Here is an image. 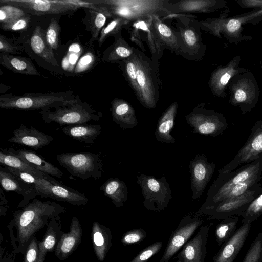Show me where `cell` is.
<instances>
[{"instance_id":"42","label":"cell","mask_w":262,"mask_h":262,"mask_svg":"<svg viewBox=\"0 0 262 262\" xmlns=\"http://www.w3.org/2000/svg\"><path fill=\"white\" fill-rule=\"evenodd\" d=\"M235 70L232 68L228 67L221 70L216 75L212 80V84L216 91H221L227 84Z\"/></svg>"},{"instance_id":"43","label":"cell","mask_w":262,"mask_h":262,"mask_svg":"<svg viewBox=\"0 0 262 262\" xmlns=\"http://www.w3.org/2000/svg\"><path fill=\"white\" fill-rule=\"evenodd\" d=\"M162 245L161 241L155 242L142 250L130 262H146L160 250Z\"/></svg>"},{"instance_id":"20","label":"cell","mask_w":262,"mask_h":262,"mask_svg":"<svg viewBox=\"0 0 262 262\" xmlns=\"http://www.w3.org/2000/svg\"><path fill=\"white\" fill-rule=\"evenodd\" d=\"M1 151L15 156L24 162L49 175L61 178L63 172L57 167L45 160L35 152L26 149H14L11 147L1 148Z\"/></svg>"},{"instance_id":"24","label":"cell","mask_w":262,"mask_h":262,"mask_svg":"<svg viewBox=\"0 0 262 262\" xmlns=\"http://www.w3.org/2000/svg\"><path fill=\"white\" fill-rule=\"evenodd\" d=\"M178 104L172 103L163 113L158 122L155 135L156 139L160 142L174 143L176 139L170 133L174 126V120Z\"/></svg>"},{"instance_id":"10","label":"cell","mask_w":262,"mask_h":262,"mask_svg":"<svg viewBox=\"0 0 262 262\" xmlns=\"http://www.w3.org/2000/svg\"><path fill=\"white\" fill-rule=\"evenodd\" d=\"M203 221L200 216L195 215L183 217L170 237L160 262H169L199 227L202 225Z\"/></svg>"},{"instance_id":"29","label":"cell","mask_w":262,"mask_h":262,"mask_svg":"<svg viewBox=\"0 0 262 262\" xmlns=\"http://www.w3.org/2000/svg\"><path fill=\"white\" fill-rule=\"evenodd\" d=\"M0 163L4 166L25 172L36 177L45 179L50 182L55 180L50 175L30 166L19 158L2 151H0Z\"/></svg>"},{"instance_id":"3","label":"cell","mask_w":262,"mask_h":262,"mask_svg":"<svg viewBox=\"0 0 262 262\" xmlns=\"http://www.w3.org/2000/svg\"><path fill=\"white\" fill-rule=\"evenodd\" d=\"M46 123L56 122L60 126L86 123L91 121H99L102 114L97 112L78 97L67 101L53 108L42 110L40 112Z\"/></svg>"},{"instance_id":"45","label":"cell","mask_w":262,"mask_h":262,"mask_svg":"<svg viewBox=\"0 0 262 262\" xmlns=\"http://www.w3.org/2000/svg\"><path fill=\"white\" fill-rule=\"evenodd\" d=\"M39 258L38 241L34 236L24 253L23 262H38Z\"/></svg>"},{"instance_id":"30","label":"cell","mask_w":262,"mask_h":262,"mask_svg":"<svg viewBox=\"0 0 262 262\" xmlns=\"http://www.w3.org/2000/svg\"><path fill=\"white\" fill-rule=\"evenodd\" d=\"M239 216L235 215L222 220L215 229V234L218 246L229 239L236 231Z\"/></svg>"},{"instance_id":"16","label":"cell","mask_w":262,"mask_h":262,"mask_svg":"<svg viewBox=\"0 0 262 262\" xmlns=\"http://www.w3.org/2000/svg\"><path fill=\"white\" fill-rule=\"evenodd\" d=\"M0 182L6 191H13L23 196L18 207H24L30 200L37 196V192L33 184L27 183L16 176L0 167Z\"/></svg>"},{"instance_id":"23","label":"cell","mask_w":262,"mask_h":262,"mask_svg":"<svg viewBox=\"0 0 262 262\" xmlns=\"http://www.w3.org/2000/svg\"><path fill=\"white\" fill-rule=\"evenodd\" d=\"M111 111L113 120L123 129H133L138 124L135 111L127 102L114 99L111 103Z\"/></svg>"},{"instance_id":"32","label":"cell","mask_w":262,"mask_h":262,"mask_svg":"<svg viewBox=\"0 0 262 262\" xmlns=\"http://www.w3.org/2000/svg\"><path fill=\"white\" fill-rule=\"evenodd\" d=\"M152 16L153 29L159 37L158 39L162 40L172 49L179 48V39L171 29L158 19L156 15Z\"/></svg>"},{"instance_id":"26","label":"cell","mask_w":262,"mask_h":262,"mask_svg":"<svg viewBox=\"0 0 262 262\" xmlns=\"http://www.w3.org/2000/svg\"><path fill=\"white\" fill-rule=\"evenodd\" d=\"M0 64L15 73L25 75H41L31 60L26 57L1 52Z\"/></svg>"},{"instance_id":"6","label":"cell","mask_w":262,"mask_h":262,"mask_svg":"<svg viewBox=\"0 0 262 262\" xmlns=\"http://www.w3.org/2000/svg\"><path fill=\"white\" fill-rule=\"evenodd\" d=\"M137 182L142 189L144 206L149 210L161 211L168 206L171 190L166 178L157 179L143 173L137 176Z\"/></svg>"},{"instance_id":"14","label":"cell","mask_w":262,"mask_h":262,"mask_svg":"<svg viewBox=\"0 0 262 262\" xmlns=\"http://www.w3.org/2000/svg\"><path fill=\"white\" fill-rule=\"evenodd\" d=\"M210 226L202 225L195 236L187 242L177 255L183 262H205Z\"/></svg>"},{"instance_id":"46","label":"cell","mask_w":262,"mask_h":262,"mask_svg":"<svg viewBox=\"0 0 262 262\" xmlns=\"http://www.w3.org/2000/svg\"><path fill=\"white\" fill-rule=\"evenodd\" d=\"M30 21V16L25 15L24 16L9 23L1 24L4 30L18 31L26 29Z\"/></svg>"},{"instance_id":"39","label":"cell","mask_w":262,"mask_h":262,"mask_svg":"<svg viewBox=\"0 0 262 262\" xmlns=\"http://www.w3.org/2000/svg\"><path fill=\"white\" fill-rule=\"evenodd\" d=\"M262 174L253 177L246 181L240 183L233 187L227 194L225 200L238 196L247 192L253 186L258 183L261 178ZM223 200V201H224Z\"/></svg>"},{"instance_id":"17","label":"cell","mask_w":262,"mask_h":262,"mask_svg":"<svg viewBox=\"0 0 262 262\" xmlns=\"http://www.w3.org/2000/svg\"><path fill=\"white\" fill-rule=\"evenodd\" d=\"M251 223L243 224L233 235L222 246L214 256L213 262H233L235 259L249 234Z\"/></svg>"},{"instance_id":"28","label":"cell","mask_w":262,"mask_h":262,"mask_svg":"<svg viewBox=\"0 0 262 262\" xmlns=\"http://www.w3.org/2000/svg\"><path fill=\"white\" fill-rule=\"evenodd\" d=\"M30 45L32 50L47 62L58 66L53 49L48 43L43 31L40 26L36 27L31 38Z\"/></svg>"},{"instance_id":"15","label":"cell","mask_w":262,"mask_h":262,"mask_svg":"<svg viewBox=\"0 0 262 262\" xmlns=\"http://www.w3.org/2000/svg\"><path fill=\"white\" fill-rule=\"evenodd\" d=\"M52 185L43 187L35 186L37 196L49 198L72 205L81 206L86 204L89 199L79 191L64 186L55 179L51 181Z\"/></svg>"},{"instance_id":"4","label":"cell","mask_w":262,"mask_h":262,"mask_svg":"<svg viewBox=\"0 0 262 262\" xmlns=\"http://www.w3.org/2000/svg\"><path fill=\"white\" fill-rule=\"evenodd\" d=\"M70 92L25 93L20 96L1 95L0 108L25 110L53 108L74 99L75 97Z\"/></svg>"},{"instance_id":"13","label":"cell","mask_w":262,"mask_h":262,"mask_svg":"<svg viewBox=\"0 0 262 262\" xmlns=\"http://www.w3.org/2000/svg\"><path fill=\"white\" fill-rule=\"evenodd\" d=\"M215 166L214 162H209L204 154H198L190 161L189 167L193 200L199 199L202 195L213 174Z\"/></svg>"},{"instance_id":"38","label":"cell","mask_w":262,"mask_h":262,"mask_svg":"<svg viewBox=\"0 0 262 262\" xmlns=\"http://www.w3.org/2000/svg\"><path fill=\"white\" fill-rule=\"evenodd\" d=\"M6 170L18 177L24 182L33 184L37 187H43L52 185L50 181L43 178H39L28 173L23 172L8 166H4Z\"/></svg>"},{"instance_id":"33","label":"cell","mask_w":262,"mask_h":262,"mask_svg":"<svg viewBox=\"0 0 262 262\" xmlns=\"http://www.w3.org/2000/svg\"><path fill=\"white\" fill-rule=\"evenodd\" d=\"M262 215V192L250 204L247 209L241 215L242 222L251 223Z\"/></svg>"},{"instance_id":"37","label":"cell","mask_w":262,"mask_h":262,"mask_svg":"<svg viewBox=\"0 0 262 262\" xmlns=\"http://www.w3.org/2000/svg\"><path fill=\"white\" fill-rule=\"evenodd\" d=\"M127 23V20L121 17H117L111 21L105 27L103 28L100 32V35L98 41L100 46L104 40L112 36H114L119 33L122 26Z\"/></svg>"},{"instance_id":"50","label":"cell","mask_w":262,"mask_h":262,"mask_svg":"<svg viewBox=\"0 0 262 262\" xmlns=\"http://www.w3.org/2000/svg\"><path fill=\"white\" fill-rule=\"evenodd\" d=\"M183 38L189 47H194L198 41L194 32L190 29H186L184 31Z\"/></svg>"},{"instance_id":"52","label":"cell","mask_w":262,"mask_h":262,"mask_svg":"<svg viewBox=\"0 0 262 262\" xmlns=\"http://www.w3.org/2000/svg\"><path fill=\"white\" fill-rule=\"evenodd\" d=\"M245 2L247 3V5H248L249 6H262V1H245Z\"/></svg>"},{"instance_id":"2","label":"cell","mask_w":262,"mask_h":262,"mask_svg":"<svg viewBox=\"0 0 262 262\" xmlns=\"http://www.w3.org/2000/svg\"><path fill=\"white\" fill-rule=\"evenodd\" d=\"M219 173L217 178L207 192L205 201L198 211L214 207L225 199L233 187L253 177L262 174V154L254 160L230 172Z\"/></svg>"},{"instance_id":"41","label":"cell","mask_w":262,"mask_h":262,"mask_svg":"<svg viewBox=\"0 0 262 262\" xmlns=\"http://www.w3.org/2000/svg\"><path fill=\"white\" fill-rule=\"evenodd\" d=\"M60 27L57 20L52 19L46 32V39L52 49L58 48V37Z\"/></svg>"},{"instance_id":"12","label":"cell","mask_w":262,"mask_h":262,"mask_svg":"<svg viewBox=\"0 0 262 262\" xmlns=\"http://www.w3.org/2000/svg\"><path fill=\"white\" fill-rule=\"evenodd\" d=\"M6 4L23 8L33 15L59 14L80 7L76 1L12 0L1 1Z\"/></svg>"},{"instance_id":"19","label":"cell","mask_w":262,"mask_h":262,"mask_svg":"<svg viewBox=\"0 0 262 262\" xmlns=\"http://www.w3.org/2000/svg\"><path fill=\"white\" fill-rule=\"evenodd\" d=\"M13 133V136L8 140V142L30 147L36 150L48 145L53 140L52 136L31 126L27 127L21 124Z\"/></svg>"},{"instance_id":"8","label":"cell","mask_w":262,"mask_h":262,"mask_svg":"<svg viewBox=\"0 0 262 262\" xmlns=\"http://www.w3.org/2000/svg\"><path fill=\"white\" fill-rule=\"evenodd\" d=\"M186 122L193 133L215 137L227 129L228 123L221 114L212 110L196 108L186 116Z\"/></svg>"},{"instance_id":"27","label":"cell","mask_w":262,"mask_h":262,"mask_svg":"<svg viewBox=\"0 0 262 262\" xmlns=\"http://www.w3.org/2000/svg\"><path fill=\"white\" fill-rule=\"evenodd\" d=\"M105 196L110 198L117 207L122 206L128 199V191L126 184L117 178L107 180L100 188Z\"/></svg>"},{"instance_id":"48","label":"cell","mask_w":262,"mask_h":262,"mask_svg":"<svg viewBox=\"0 0 262 262\" xmlns=\"http://www.w3.org/2000/svg\"><path fill=\"white\" fill-rule=\"evenodd\" d=\"M94 56L91 53H87L78 61L75 69V73H81L91 68L94 62Z\"/></svg>"},{"instance_id":"22","label":"cell","mask_w":262,"mask_h":262,"mask_svg":"<svg viewBox=\"0 0 262 262\" xmlns=\"http://www.w3.org/2000/svg\"><path fill=\"white\" fill-rule=\"evenodd\" d=\"M92 238L95 255L103 262L108 252L112 241L110 229L97 221H94L92 228Z\"/></svg>"},{"instance_id":"18","label":"cell","mask_w":262,"mask_h":262,"mask_svg":"<svg viewBox=\"0 0 262 262\" xmlns=\"http://www.w3.org/2000/svg\"><path fill=\"white\" fill-rule=\"evenodd\" d=\"M83 235L79 220L76 216L71 220L70 231L63 233L61 236L54 253L56 257L61 260L67 259L77 249L80 244Z\"/></svg>"},{"instance_id":"49","label":"cell","mask_w":262,"mask_h":262,"mask_svg":"<svg viewBox=\"0 0 262 262\" xmlns=\"http://www.w3.org/2000/svg\"><path fill=\"white\" fill-rule=\"evenodd\" d=\"M81 52H75L68 50V53L62 60V67L66 70L71 71L74 68ZM77 64V63H76Z\"/></svg>"},{"instance_id":"40","label":"cell","mask_w":262,"mask_h":262,"mask_svg":"<svg viewBox=\"0 0 262 262\" xmlns=\"http://www.w3.org/2000/svg\"><path fill=\"white\" fill-rule=\"evenodd\" d=\"M125 73L130 84L139 96V89L137 82V63L135 53L125 61Z\"/></svg>"},{"instance_id":"31","label":"cell","mask_w":262,"mask_h":262,"mask_svg":"<svg viewBox=\"0 0 262 262\" xmlns=\"http://www.w3.org/2000/svg\"><path fill=\"white\" fill-rule=\"evenodd\" d=\"M104 8H100L97 10L90 9L88 11L89 16L87 20V25L94 39L97 38L105 23L106 16L111 13L107 8L106 10Z\"/></svg>"},{"instance_id":"47","label":"cell","mask_w":262,"mask_h":262,"mask_svg":"<svg viewBox=\"0 0 262 262\" xmlns=\"http://www.w3.org/2000/svg\"><path fill=\"white\" fill-rule=\"evenodd\" d=\"M21 50L12 40L2 35H0L1 52L10 54H16L21 52Z\"/></svg>"},{"instance_id":"11","label":"cell","mask_w":262,"mask_h":262,"mask_svg":"<svg viewBox=\"0 0 262 262\" xmlns=\"http://www.w3.org/2000/svg\"><path fill=\"white\" fill-rule=\"evenodd\" d=\"M137 82L139 89L138 97L143 105L148 108H154L158 98V88L155 82L154 71L149 64L136 54Z\"/></svg>"},{"instance_id":"34","label":"cell","mask_w":262,"mask_h":262,"mask_svg":"<svg viewBox=\"0 0 262 262\" xmlns=\"http://www.w3.org/2000/svg\"><path fill=\"white\" fill-rule=\"evenodd\" d=\"M124 41H117L111 47V50L107 52L106 56V61H115L120 59L128 58L134 53Z\"/></svg>"},{"instance_id":"21","label":"cell","mask_w":262,"mask_h":262,"mask_svg":"<svg viewBox=\"0 0 262 262\" xmlns=\"http://www.w3.org/2000/svg\"><path fill=\"white\" fill-rule=\"evenodd\" d=\"M47 229L42 241H38V262H44L47 253L55 251L58 243L63 234L59 216L52 217L47 225Z\"/></svg>"},{"instance_id":"7","label":"cell","mask_w":262,"mask_h":262,"mask_svg":"<svg viewBox=\"0 0 262 262\" xmlns=\"http://www.w3.org/2000/svg\"><path fill=\"white\" fill-rule=\"evenodd\" d=\"M262 192L261 184L257 183L245 193L236 197L227 199L211 208L195 213V216H208L212 219L223 220L231 216H239L251 202Z\"/></svg>"},{"instance_id":"5","label":"cell","mask_w":262,"mask_h":262,"mask_svg":"<svg viewBox=\"0 0 262 262\" xmlns=\"http://www.w3.org/2000/svg\"><path fill=\"white\" fill-rule=\"evenodd\" d=\"M59 164L72 176L87 180L100 179L102 163L98 154L90 152H66L56 156Z\"/></svg>"},{"instance_id":"1","label":"cell","mask_w":262,"mask_h":262,"mask_svg":"<svg viewBox=\"0 0 262 262\" xmlns=\"http://www.w3.org/2000/svg\"><path fill=\"white\" fill-rule=\"evenodd\" d=\"M65 211L64 208L55 202H42L37 199L15 211L12 221L16 228L19 251L24 254L35 233L47 225L51 219Z\"/></svg>"},{"instance_id":"44","label":"cell","mask_w":262,"mask_h":262,"mask_svg":"<svg viewBox=\"0 0 262 262\" xmlns=\"http://www.w3.org/2000/svg\"><path fill=\"white\" fill-rule=\"evenodd\" d=\"M146 237V231L141 228L129 230L125 233L121 242L124 245H128L143 241Z\"/></svg>"},{"instance_id":"36","label":"cell","mask_w":262,"mask_h":262,"mask_svg":"<svg viewBox=\"0 0 262 262\" xmlns=\"http://www.w3.org/2000/svg\"><path fill=\"white\" fill-rule=\"evenodd\" d=\"M243 262H262V232L252 243Z\"/></svg>"},{"instance_id":"9","label":"cell","mask_w":262,"mask_h":262,"mask_svg":"<svg viewBox=\"0 0 262 262\" xmlns=\"http://www.w3.org/2000/svg\"><path fill=\"white\" fill-rule=\"evenodd\" d=\"M262 154V120L257 121L250 130L245 144L234 158L218 170L219 173L230 172L239 166L249 163Z\"/></svg>"},{"instance_id":"53","label":"cell","mask_w":262,"mask_h":262,"mask_svg":"<svg viewBox=\"0 0 262 262\" xmlns=\"http://www.w3.org/2000/svg\"><path fill=\"white\" fill-rule=\"evenodd\" d=\"M174 262H183V261L180 259H179L178 261H174Z\"/></svg>"},{"instance_id":"25","label":"cell","mask_w":262,"mask_h":262,"mask_svg":"<svg viewBox=\"0 0 262 262\" xmlns=\"http://www.w3.org/2000/svg\"><path fill=\"white\" fill-rule=\"evenodd\" d=\"M101 129L100 125L83 123L68 125L64 127L62 131L66 135L79 142L94 144Z\"/></svg>"},{"instance_id":"51","label":"cell","mask_w":262,"mask_h":262,"mask_svg":"<svg viewBox=\"0 0 262 262\" xmlns=\"http://www.w3.org/2000/svg\"><path fill=\"white\" fill-rule=\"evenodd\" d=\"M241 23L238 19H230L226 25V28L230 33H236L241 28Z\"/></svg>"},{"instance_id":"35","label":"cell","mask_w":262,"mask_h":262,"mask_svg":"<svg viewBox=\"0 0 262 262\" xmlns=\"http://www.w3.org/2000/svg\"><path fill=\"white\" fill-rule=\"evenodd\" d=\"M24 11L11 5H2L0 7V22L5 24L18 19L25 15Z\"/></svg>"}]
</instances>
